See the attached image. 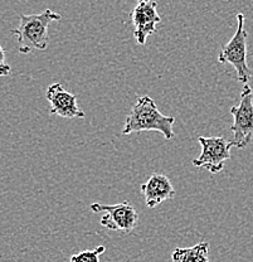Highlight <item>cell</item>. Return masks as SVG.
Returning a JSON list of instances; mask_svg holds the SVG:
<instances>
[{
    "label": "cell",
    "instance_id": "obj_1",
    "mask_svg": "<svg viewBox=\"0 0 253 262\" xmlns=\"http://www.w3.org/2000/svg\"><path fill=\"white\" fill-rule=\"evenodd\" d=\"M174 122L175 117L163 115L150 96H140L136 98L131 111L127 115L122 134L129 135L141 131H157L167 140H171L175 136Z\"/></svg>",
    "mask_w": 253,
    "mask_h": 262
},
{
    "label": "cell",
    "instance_id": "obj_2",
    "mask_svg": "<svg viewBox=\"0 0 253 262\" xmlns=\"http://www.w3.org/2000/svg\"><path fill=\"white\" fill-rule=\"evenodd\" d=\"M20 23L18 28L12 31V34L17 35L19 52L28 54L32 51H45L50 43L48 27L52 21H58L62 15L51 9H45L39 14H20Z\"/></svg>",
    "mask_w": 253,
    "mask_h": 262
},
{
    "label": "cell",
    "instance_id": "obj_3",
    "mask_svg": "<svg viewBox=\"0 0 253 262\" xmlns=\"http://www.w3.org/2000/svg\"><path fill=\"white\" fill-rule=\"evenodd\" d=\"M244 14H237V31L229 42L223 46L218 53V62L231 64L237 72V80L241 83L248 84L252 77V71L247 63V39L248 33L244 29Z\"/></svg>",
    "mask_w": 253,
    "mask_h": 262
},
{
    "label": "cell",
    "instance_id": "obj_4",
    "mask_svg": "<svg viewBox=\"0 0 253 262\" xmlns=\"http://www.w3.org/2000/svg\"><path fill=\"white\" fill-rule=\"evenodd\" d=\"M229 111L233 115V125L231 127L233 145L238 149H244L253 139V91L249 84H244L239 105L232 106Z\"/></svg>",
    "mask_w": 253,
    "mask_h": 262
},
{
    "label": "cell",
    "instance_id": "obj_5",
    "mask_svg": "<svg viewBox=\"0 0 253 262\" xmlns=\"http://www.w3.org/2000/svg\"><path fill=\"white\" fill-rule=\"evenodd\" d=\"M202 151L198 158L193 160V165L197 168H204L212 174H218L224 168V163L231 159V149L233 141L219 136H199L198 138Z\"/></svg>",
    "mask_w": 253,
    "mask_h": 262
},
{
    "label": "cell",
    "instance_id": "obj_6",
    "mask_svg": "<svg viewBox=\"0 0 253 262\" xmlns=\"http://www.w3.org/2000/svg\"><path fill=\"white\" fill-rule=\"evenodd\" d=\"M94 213L105 212L102 215L101 226L111 231L119 232H132L139 225V213L129 203V201H124L119 204H101L92 203L89 206Z\"/></svg>",
    "mask_w": 253,
    "mask_h": 262
},
{
    "label": "cell",
    "instance_id": "obj_7",
    "mask_svg": "<svg viewBox=\"0 0 253 262\" xmlns=\"http://www.w3.org/2000/svg\"><path fill=\"white\" fill-rule=\"evenodd\" d=\"M134 24V37L139 45L144 46L148 37L156 32L162 23V16L157 13V3L155 0H137V4L130 13Z\"/></svg>",
    "mask_w": 253,
    "mask_h": 262
},
{
    "label": "cell",
    "instance_id": "obj_8",
    "mask_svg": "<svg viewBox=\"0 0 253 262\" xmlns=\"http://www.w3.org/2000/svg\"><path fill=\"white\" fill-rule=\"evenodd\" d=\"M45 97L50 102L51 115L61 116L63 119H83L86 115L78 106L75 94L67 91L59 82L48 86Z\"/></svg>",
    "mask_w": 253,
    "mask_h": 262
},
{
    "label": "cell",
    "instance_id": "obj_9",
    "mask_svg": "<svg viewBox=\"0 0 253 262\" xmlns=\"http://www.w3.org/2000/svg\"><path fill=\"white\" fill-rule=\"evenodd\" d=\"M141 193L145 196V203L149 208H155L163 202L174 198L175 188L167 176L154 173L141 185Z\"/></svg>",
    "mask_w": 253,
    "mask_h": 262
},
{
    "label": "cell",
    "instance_id": "obj_10",
    "mask_svg": "<svg viewBox=\"0 0 253 262\" xmlns=\"http://www.w3.org/2000/svg\"><path fill=\"white\" fill-rule=\"evenodd\" d=\"M174 262H211L209 260V244L203 241L193 247L175 248L171 253Z\"/></svg>",
    "mask_w": 253,
    "mask_h": 262
},
{
    "label": "cell",
    "instance_id": "obj_11",
    "mask_svg": "<svg viewBox=\"0 0 253 262\" xmlns=\"http://www.w3.org/2000/svg\"><path fill=\"white\" fill-rule=\"evenodd\" d=\"M105 251V246H97L94 250L81 251L71 256V262H100V257Z\"/></svg>",
    "mask_w": 253,
    "mask_h": 262
},
{
    "label": "cell",
    "instance_id": "obj_12",
    "mask_svg": "<svg viewBox=\"0 0 253 262\" xmlns=\"http://www.w3.org/2000/svg\"><path fill=\"white\" fill-rule=\"evenodd\" d=\"M12 72V67L7 63V58H5V51L4 48L0 46V77L8 76Z\"/></svg>",
    "mask_w": 253,
    "mask_h": 262
}]
</instances>
